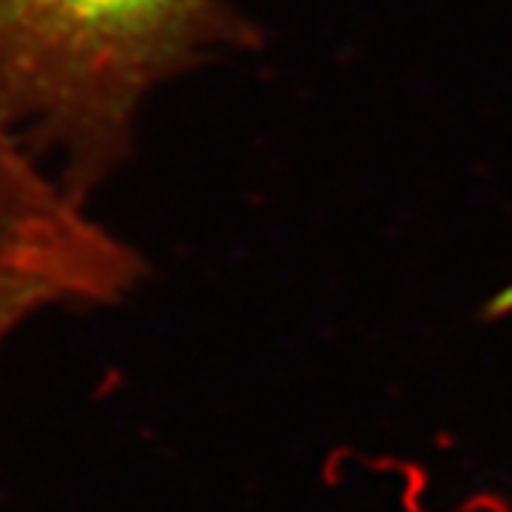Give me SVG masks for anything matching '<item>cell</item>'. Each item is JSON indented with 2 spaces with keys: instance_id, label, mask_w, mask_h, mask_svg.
<instances>
[{
  "instance_id": "cell-1",
  "label": "cell",
  "mask_w": 512,
  "mask_h": 512,
  "mask_svg": "<svg viewBox=\"0 0 512 512\" xmlns=\"http://www.w3.org/2000/svg\"><path fill=\"white\" fill-rule=\"evenodd\" d=\"M239 35L228 0H0V126L89 205L148 97Z\"/></svg>"
},
{
  "instance_id": "cell-2",
  "label": "cell",
  "mask_w": 512,
  "mask_h": 512,
  "mask_svg": "<svg viewBox=\"0 0 512 512\" xmlns=\"http://www.w3.org/2000/svg\"><path fill=\"white\" fill-rule=\"evenodd\" d=\"M143 276V259L111 231L89 239L0 231V342L57 305H109Z\"/></svg>"
}]
</instances>
